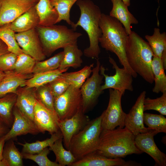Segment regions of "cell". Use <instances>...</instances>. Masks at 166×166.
I'll return each mask as SVG.
<instances>
[{"label":"cell","mask_w":166,"mask_h":166,"mask_svg":"<svg viewBox=\"0 0 166 166\" xmlns=\"http://www.w3.org/2000/svg\"><path fill=\"white\" fill-rule=\"evenodd\" d=\"M1 0H0V7L1 4Z\"/></svg>","instance_id":"cell-49"},{"label":"cell","mask_w":166,"mask_h":166,"mask_svg":"<svg viewBox=\"0 0 166 166\" xmlns=\"http://www.w3.org/2000/svg\"><path fill=\"white\" fill-rule=\"evenodd\" d=\"M145 38L149 45L154 56L161 59L164 51L166 50V33H161L160 29L155 28L152 35H146Z\"/></svg>","instance_id":"cell-29"},{"label":"cell","mask_w":166,"mask_h":166,"mask_svg":"<svg viewBox=\"0 0 166 166\" xmlns=\"http://www.w3.org/2000/svg\"><path fill=\"white\" fill-rule=\"evenodd\" d=\"M33 121L40 132L47 131L51 135L59 130L60 121L56 113L45 106L38 99L35 104Z\"/></svg>","instance_id":"cell-12"},{"label":"cell","mask_w":166,"mask_h":166,"mask_svg":"<svg viewBox=\"0 0 166 166\" xmlns=\"http://www.w3.org/2000/svg\"><path fill=\"white\" fill-rule=\"evenodd\" d=\"M109 61L115 70V74L113 75H108L105 73V69L101 65L100 73L105 78V82L101 85V89L104 91L107 89H111L117 90L124 95L126 90L132 91L133 77L124 68H121L112 57H109Z\"/></svg>","instance_id":"cell-10"},{"label":"cell","mask_w":166,"mask_h":166,"mask_svg":"<svg viewBox=\"0 0 166 166\" xmlns=\"http://www.w3.org/2000/svg\"><path fill=\"white\" fill-rule=\"evenodd\" d=\"M10 23L0 26V39L7 46L10 52L17 55L23 53L16 41L14 32L10 28Z\"/></svg>","instance_id":"cell-31"},{"label":"cell","mask_w":166,"mask_h":166,"mask_svg":"<svg viewBox=\"0 0 166 166\" xmlns=\"http://www.w3.org/2000/svg\"><path fill=\"white\" fill-rule=\"evenodd\" d=\"M35 7L39 18V25L48 26L56 23L58 14L50 0H39Z\"/></svg>","instance_id":"cell-23"},{"label":"cell","mask_w":166,"mask_h":166,"mask_svg":"<svg viewBox=\"0 0 166 166\" xmlns=\"http://www.w3.org/2000/svg\"><path fill=\"white\" fill-rule=\"evenodd\" d=\"M6 75L5 72L0 69V82L3 79Z\"/></svg>","instance_id":"cell-46"},{"label":"cell","mask_w":166,"mask_h":166,"mask_svg":"<svg viewBox=\"0 0 166 166\" xmlns=\"http://www.w3.org/2000/svg\"><path fill=\"white\" fill-rule=\"evenodd\" d=\"M146 94L145 91L140 93L128 113L126 114L125 118L124 126L135 136L140 133L148 132L151 130L145 127L144 123V101Z\"/></svg>","instance_id":"cell-13"},{"label":"cell","mask_w":166,"mask_h":166,"mask_svg":"<svg viewBox=\"0 0 166 166\" xmlns=\"http://www.w3.org/2000/svg\"><path fill=\"white\" fill-rule=\"evenodd\" d=\"M60 76L54 81L48 83L54 99L64 93L70 85Z\"/></svg>","instance_id":"cell-42"},{"label":"cell","mask_w":166,"mask_h":166,"mask_svg":"<svg viewBox=\"0 0 166 166\" xmlns=\"http://www.w3.org/2000/svg\"><path fill=\"white\" fill-rule=\"evenodd\" d=\"M7 126L0 118V137L5 135L8 132L7 131Z\"/></svg>","instance_id":"cell-44"},{"label":"cell","mask_w":166,"mask_h":166,"mask_svg":"<svg viewBox=\"0 0 166 166\" xmlns=\"http://www.w3.org/2000/svg\"><path fill=\"white\" fill-rule=\"evenodd\" d=\"M63 49V57L58 69L63 70L69 67L77 69L81 66L83 53L78 48L77 43L69 45Z\"/></svg>","instance_id":"cell-24"},{"label":"cell","mask_w":166,"mask_h":166,"mask_svg":"<svg viewBox=\"0 0 166 166\" xmlns=\"http://www.w3.org/2000/svg\"><path fill=\"white\" fill-rule=\"evenodd\" d=\"M38 33L44 53L49 56L57 50L77 43L82 34L64 25L37 26Z\"/></svg>","instance_id":"cell-5"},{"label":"cell","mask_w":166,"mask_h":166,"mask_svg":"<svg viewBox=\"0 0 166 166\" xmlns=\"http://www.w3.org/2000/svg\"><path fill=\"white\" fill-rule=\"evenodd\" d=\"M78 0H50L51 4L58 14L56 23L62 20L72 27L74 23L70 19V12L71 7Z\"/></svg>","instance_id":"cell-32"},{"label":"cell","mask_w":166,"mask_h":166,"mask_svg":"<svg viewBox=\"0 0 166 166\" xmlns=\"http://www.w3.org/2000/svg\"><path fill=\"white\" fill-rule=\"evenodd\" d=\"M32 0V1L36 3H37L39 1V0Z\"/></svg>","instance_id":"cell-48"},{"label":"cell","mask_w":166,"mask_h":166,"mask_svg":"<svg viewBox=\"0 0 166 166\" xmlns=\"http://www.w3.org/2000/svg\"><path fill=\"white\" fill-rule=\"evenodd\" d=\"M49 152V148L46 147L37 154L22 153L23 158L31 160L39 166H60L57 162L52 161L48 159L47 155Z\"/></svg>","instance_id":"cell-39"},{"label":"cell","mask_w":166,"mask_h":166,"mask_svg":"<svg viewBox=\"0 0 166 166\" xmlns=\"http://www.w3.org/2000/svg\"><path fill=\"white\" fill-rule=\"evenodd\" d=\"M152 69L154 76L155 85L152 89L153 92L159 93L166 92V76L161 59L153 56Z\"/></svg>","instance_id":"cell-25"},{"label":"cell","mask_w":166,"mask_h":166,"mask_svg":"<svg viewBox=\"0 0 166 166\" xmlns=\"http://www.w3.org/2000/svg\"><path fill=\"white\" fill-rule=\"evenodd\" d=\"M53 71L33 74L27 80L24 86L30 88H37L48 83V81Z\"/></svg>","instance_id":"cell-40"},{"label":"cell","mask_w":166,"mask_h":166,"mask_svg":"<svg viewBox=\"0 0 166 166\" xmlns=\"http://www.w3.org/2000/svg\"><path fill=\"white\" fill-rule=\"evenodd\" d=\"M144 123L148 128L158 133H166V118L162 114L144 113Z\"/></svg>","instance_id":"cell-36"},{"label":"cell","mask_w":166,"mask_h":166,"mask_svg":"<svg viewBox=\"0 0 166 166\" xmlns=\"http://www.w3.org/2000/svg\"><path fill=\"white\" fill-rule=\"evenodd\" d=\"M125 52L128 62L132 70L147 82L153 83L152 63L154 55L148 42L132 31L128 35Z\"/></svg>","instance_id":"cell-4"},{"label":"cell","mask_w":166,"mask_h":166,"mask_svg":"<svg viewBox=\"0 0 166 166\" xmlns=\"http://www.w3.org/2000/svg\"><path fill=\"white\" fill-rule=\"evenodd\" d=\"M80 11L79 20L71 27L75 30L80 26L87 33L89 46L83 52L84 55L92 58L98 59L101 53L99 39L102 32L99 23L102 13L99 7L90 0H78L76 2Z\"/></svg>","instance_id":"cell-3"},{"label":"cell","mask_w":166,"mask_h":166,"mask_svg":"<svg viewBox=\"0 0 166 166\" xmlns=\"http://www.w3.org/2000/svg\"><path fill=\"white\" fill-rule=\"evenodd\" d=\"M138 164L131 161H126L121 158H108L96 151L76 160L69 166H131Z\"/></svg>","instance_id":"cell-18"},{"label":"cell","mask_w":166,"mask_h":166,"mask_svg":"<svg viewBox=\"0 0 166 166\" xmlns=\"http://www.w3.org/2000/svg\"><path fill=\"white\" fill-rule=\"evenodd\" d=\"M6 75L0 82V97L11 93H16L18 89L23 85L33 74L22 75L13 71L6 72Z\"/></svg>","instance_id":"cell-21"},{"label":"cell","mask_w":166,"mask_h":166,"mask_svg":"<svg viewBox=\"0 0 166 166\" xmlns=\"http://www.w3.org/2000/svg\"><path fill=\"white\" fill-rule=\"evenodd\" d=\"M3 156L9 166L23 165L22 153L18 151L13 141H10L4 147Z\"/></svg>","instance_id":"cell-33"},{"label":"cell","mask_w":166,"mask_h":166,"mask_svg":"<svg viewBox=\"0 0 166 166\" xmlns=\"http://www.w3.org/2000/svg\"><path fill=\"white\" fill-rule=\"evenodd\" d=\"M102 114L90 121L80 131L73 136L70 142L69 149L77 160L97 151L102 130Z\"/></svg>","instance_id":"cell-6"},{"label":"cell","mask_w":166,"mask_h":166,"mask_svg":"<svg viewBox=\"0 0 166 166\" xmlns=\"http://www.w3.org/2000/svg\"><path fill=\"white\" fill-rule=\"evenodd\" d=\"M160 97L152 99L145 98L144 101V111L153 110L163 115H166V92L162 93Z\"/></svg>","instance_id":"cell-38"},{"label":"cell","mask_w":166,"mask_h":166,"mask_svg":"<svg viewBox=\"0 0 166 166\" xmlns=\"http://www.w3.org/2000/svg\"><path fill=\"white\" fill-rule=\"evenodd\" d=\"M36 4L31 0H1L0 26L11 23Z\"/></svg>","instance_id":"cell-14"},{"label":"cell","mask_w":166,"mask_h":166,"mask_svg":"<svg viewBox=\"0 0 166 166\" xmlns=\"http://www.w3.org/2000/svg\"><path fill=\"white\" fill-rule=\"evenodd\" d=\"M18 55L9 52L0 57V69L6 72L13 71Z\"/></svg>","instance_id":"cell-41"},{"label":"cell","mask_w":166,"mask_h":166,"mask_svg":"<svg viewBox=\"0 0 166 166\" xmlns=\"http://www.w3.org/2000/svg\"><path fill=\"white\" fill-rule=\"evenodd\" d=\"M135 136L126 127L112 130L102 129L97 151L110 158H124L143 152L136 146Z\"/></svg>","instance_id":"cell-2"},{"label":"cell","mask_w":166,"mask_h":166,"mask_svg":"<svg viewBox=\"0 0 166 166\" xmlns=\"http://www.w3.org/2000/svg\"><path fill=\"white\" fill-rule=\"evenodd\" d=\"M94 64L86 65L76 72L63 73L60 77L64 79L70 85L80 89L92 72Z\"/></svg>","instance_id":"cell-27"},{"label":"cell","mask_w":166,"mask_h":166,"mask_svg":"<svg viewBox=\"0 0 166 166\" xmlns=\"http://www.w3.org/2000/svg\"><path fill=\"white\" fill-rule=\"evenodd\" d=\"M16 94L15 106L33 121L34 108L38 99L35 88L21 86L17 89Z\"/></svg>","instance_id":"cell-19"},{"label":"cell","mask_w":166,"mask_h":166,"mask_svg":"<svg viewBox=\"0 0 166 166\" xmlns=\"http://www.w3.org/2000/svg\"><path fill=\"white\" fill-rule=\"evenodd\" d=\"M63 52H61L45 60L36 61L33 73L47 72L58 69L61 62Z\"/></svg>","instance_id":"cell-34"},{"label":"cell","mask_w":166,"mask_h":166,"mask_svg":"<svg viewBox=\"0 0 166 166\" xmlns=\"http://www.w3.org/2000/svg\"><path fill=\"white\" fill-rule=\"evenodd\" d=\"M63 138L62 134L60 130L57 132L51 134L50 137L42 141H37L35 142L24 144L18 142V144L22 146V153L35 154L38 153L44 148L50 146L57 139Z\"/></svg>","instance_id":"cell-28"},{"label":"cell","mask_w":166,"mask_h":166,"mask_svg":"<svg viewBox=\"0 0 166 166\" xmlns=\"http://www.w3.org/2000/svg\"><path fill=\"white\" fill-rule=\"evenodd\" d=\"M6 142L5 139L3 136L0 138V161L2 160L3 158V152Z\"/></svg>","instance_id":"cell-45"},{"label":"cell","mask_w":166,"mask_h":166,"mask_svg":"<svg viewBox=\"0 0 166 166\" xmlns=\"http://www.w3.org/2000/svg\"><path fill=\"white\" fill-rule=\"evenodd\" d=\"M39 21L35 6L10 23V27L15 33L22 32L36 28Z\"/></svg>","instance_id":"cell-22"},{"label":"cell","mask_w":166,"mask_h":166,"mask_svg":"<svg viewBox=\"0 0 166 166\" xmlns=\"http://www.w3.org/2000/svg\"><path fill=\"white\" fill-rule=\"evenodd\" d=\"M36 61L30 55L22 53L18 55L13 71L22 75L32 74Z\"/></svg>","instance_id":"cell-35"},{"label":"cell","mask_w":166,"mask_h":166,"mask_svg":"<svg viewBox=\"0 0 166 166\" xmlns=\"http://www.w3.org/2000/svg\"><path fill=\"white\" fill-rule=\"evenodd\" d=\"M17 97L16 93H11L0 97V118L8 127L13 122L12 112Z\"/></svg>","instance_id":"cell-26"},{"label":"cell","mask_w":166,"mask_h":166,"mask_svg":"<svg viewBox=\"0 0 166 166\" xmlns=\"http://www.w3.org/2000/svg\"><path fill=\"white\" fill-rule=\"evenodd\" d=\"M9 52L6 45L0 39V57L3 54Z\"/></svg>","instance_id":"cell-43"},{"label":"cell","mask_w":166,"mask_h":166,"mask_svg":"<svg viewBox=\"0 0 166 166\" xmlns=\"http://www.w3.org/2000/svg\"><path fill=\"white\" fill-rule=\"evenodd\" d=\"M113 4L109 15L118 20L123 25L127 34L132 32L131 25L137 24L138 21L129 11L128 6L122 0H111Z\"/></svg>","instance_id":"cell-20"},{"label":"cell","mask_w":166,"mask_h":166,"mask_svg":"<svg viewBox=\"0 0 166 166\" xmlns=\"http://www.w3.org/2000/svg\"><path fill=\"white\" fill-rule=\"evenodd\" d=\"M62 141L63 138L57 139L49 147V149L54 152L56 157V162L60 166H69L77 160L70 150L64 148Z\"/></svg>","instance_id":"cell-30"},{"label":"cell","mask_w":166,"mask_h":166,"mask_svg":"<svg viewBox=\"0 0 166 166\" xmlns=\"http://www.w3.org/2000/svg\"><path fill=\"white\" fill-rule=\"evenodd\" d=\"M15 35L17 43L23 53L30 55L36 61L45 59L46 56L43 51L36 28L23 32L16 33Z\"/></svg>","instance_id":"cell-11"},{"label":"cell","mask_w":166,"mask_h":166,"mask_svg":"<svg viewBox=\"0 0 166 166\" xmlns=\"http://www.w3.org/2000/svg\"><path fill=\"white\" fill-rule=\"evenodd\" d=\"M81 109L71 117L60 121L59 130L63 136L65 147L69 150L70 142L75 135L82 130L90 121Z\"/></svg>","instance_id":"cell-16"},{"label":"cell","mask_w":166,"mask_h":166,"mask_svg":"<svg viewBox=\"0 0 166 166\" xmlns=\"http://www.w3.org/2000/svg\"><path fill=\"white\" fill-rule=\"evenodd\" d=\"M14 120L10 130L3 136L5 141L22 135L40 132L33 121L14 106L12 112Z\"/></svg>","instance_id":"cell-17"},{"label":"cell","mask_w":166,"mask_h":166,"mask_svg":"<svg viewBox=\"0 0 166 166\" xmlns=\"http://www.w3.org/2000/svg\"><path fill=\"white\" fill-rule=\"evenodd\" d=\"M124 3L128 6L130 5V0H122Z\"/></svg>","instance_id":"cell-47"},{"label":"cell","mask_w":166,"mask_h":166,"mask_svg":"<svg viewBox=\"0 0 166 166\" xmlns=\"http://www.w3.org/2000/svg\"><path fill=\"white\" fill-rule=\"evenodd\" d=\"M99 25L102 34L99 41L101 47L115 53L123 67L136 78L137 74L131 69L127 59L125 47L128 35L122 24L116 18L102 13Z\"/></svg>","instance_id":"cell-1"},{"label":"cell","mask_w":166,"mask_h":166,"mask_svg":"<svg viewBox=\"0 0 166 166\" xmlns=\"http://www.w3.org/2000/svg\"><path fill=\"white\" fill-rule=\"evenodd\" d=\"M96 65L92 70V75L88 78L80 89L82 100V109L85 113L96 103L103 91L101 87L103 76L100 73V62L97 59Z\"/></svg>","instance_id":"cell-9"},{"label":"cell","mask_w":166,"mask_h":166,"mask_svg":"<svg viewBox=\"0 0 166 166\" xmlns=\"http://www.w3.org/2000/svg\"><path fill=\"white\" fill-rule=\"evenodd\" d=\"M109 90V101L107 109L102 113V129L112 130L117 127L124 128L126 114L123 110L121 99L123 94L111 89Z\"/></svg>","instance_id":"cell-7"},{"label":"cell","mask_w":166,"mask_h":166,"mask_svg":"<svg viewBox=\"0 0 166 166\" xmlns=\"http://www.w3.org/2000/svg\"><path fill=\"white\" fill-rule=\"evenodd\" d=\"M35 91L38 99L46 108L55 113L54 106V97L49 84L35 88Z\"/></svg>","instance_id":"cell-37"},{"label":"cell","mask_w":166,"mask_h":166,"mask_svg":"<svg viewBox=\"0 0 166 166\" xmlns=\"http://www.w3.org/2000/svg\"><path fill=\"white\" fill-rule=\"evenodd\" d=\"M158 133L151 129L148 132L140 133L135 136L136 147L143 152H145L154 160L155 166H166V155L160 151L156 145L154 136Z\"/></svg>","instance_id":"cell-15"},{"label":"cell","mask_w":166,"mask_h":166,"mask_svg":"<svg viewBox=\"0 0 166 166\" xmlns=\"http://www.w3.org/2000/svg\"><path fill=\"white\" fill-rule=\"evenodd\" d=\"M54 106L60 121L71 117L82 109L80 89L70 85L64 93L55 98Z\"/></svg>","instance_id":"cell-8"}]
</instances>
